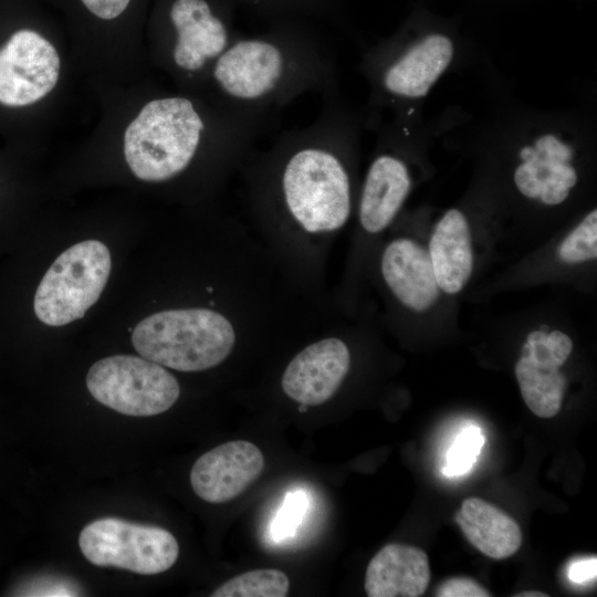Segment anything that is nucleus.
I'll return each mask as SVG.
<instances>
[{
  "label": "nucleus",
  "mask_w": 597,
  "mask_h": 597,
  "mask_svg": "<svg viewBox=\"0 0 597 597\" xmlns=\"http://www.w3.org/2000/svg\"><path fill=\"white\" fill-rule=\"evenodd\" d=\"M596 558H583L568 568V578L575 584H584L596 577Z\"/></svg>",
  "instance_id": "nucleus-27"
},
{
  "label": "nucleus",
  "mask_w": 597,
  "mask_h": 597,
  "mask_svg": "<svg viewBox=\"0 0 597 597\" xmlns=\"http://www.w3.org/2000/svg\"><path fill=\"white\" fill-rule=\"evenodd\" d=\"M349 127L334 92L316 118L281 134L251 169L259 209L308 234L342 228L352 209Z\"/></svg>",
  "instance_id": "nucleus-1"
},
{
  "label": "nucleus",
  "mask_w": 597,
  "mask_h": 597,
  "mask_svg": "<svg viewBox=\"0 0 597 597\" xmlns=\"http://www.w3.org/2000/svg\"><path fill=\"white\" fill-rule=\"evenodd\" d=\"M305 509V496L301 493L287 494L283 506L273 523V533L276 537L287 536L293 531Z\"/></svg>",
  "instance_id": "nucleus-23"
},
{
  "label": "nucleus",
  "mask_w": 597,
  "mask_h": 597,
  "mask_svg": "<svg viewBox=\"0 0 597 597\" xmlns=\"http://www.w3.org/2000/svg\"><path fill=\"white\" fill-rule=\"evenodd\" d=\"M208 78L218 104L270 125L296 98L332 93L334 66L328 49L316 39L277 31L237 36Z\"/></svg>",
  "instance_id": "nucleus-2"
},
{
  "label": "nucleus",
  "mask_w": 597,
  "mask_h": 597,
  "mask_svg": "<svg viewBox=\"0 0 597 597\" xmlns=\"http://www.w3.org/2000/svg\"><path fill=\"white\" fill-rule=\"evenodd\" d=\"M81 589L73 582L60 578L38 579L22 595L27 596H77Z\"/></svg>",
  "instance_id": "nucleus-25"
},
{
  "label": "nucleus",
  "mask_w": 597,
  "mask_h": 597,
  "mask_svg": "<svg viewBox=\"0 0 597 597\" xmlns=\"http://www.w3.org/2000/svg\"><path fill=\"white\" fill-rule=\"evenodd\" d=\"M381 273L395 296L412 311L428 310L439 296L429 252L410 239H396L386 247Z\"/></svg>",
  "instance_id": "nucleus-14"
},
{
  "label": "nucleus",
  "mask_w": 597,
  "mask_h": 597,
  "mask_svg": "<svg viewBox=\"0 0 597 597\" xmlns=\"http://www.w3.org/2000/svg\"><path fill=\"white\" fill-rule=\"evenodd\" d=\"M453 45L442 34H431L388 62L379 82L388 95L418 98L425 96L452 60Z\"/></svg>",
  "instance_id": "nucleus-13"
},
{
  "label": "nucleus",
  "mask_w": 597,
  "mask_h": 597,
  "mask_svg": "<svg viewBox=\"0 0 597 597\" xmlns=\"http://www.w3.org/2000/svg\"><path fill=\"white\" fill-rule=\"evenodd\" d=\"M86 387L102 405L137 417L163 413L180 396L177 379L164 366L133 355H114L93 364Z\"/></svg>",
  "instance_id": "nucleus-6"
},
{
  "label": "nucleus",
  "mask_w": 597,
  "mask_h": 597,
  "mask_svg": "<svg viewBox=\"0 0 597 597\" xmlns=\"http://www.w3.org/2000/svg\"><path fill=\"white\" fill-rule=\"evenodd\" d=\"M558 256L566 263H578L597 258V211H590L563 240Z\"/></svg>",
  "instance_id": "nucleus-21"
},
{
  "label": "nucleus",
  "mask_w": 597,
  "mask_h": 597,
  "mask_svg": "<svg viewBox=\"0 0 597 597\" xmlns=\"http://www.w3.org/2000/svg\"><path fill=\"white\" fill-rule=\"evenodd\" d=\"M132 343L142 357L164 367L200 371L229 356L235 332L224 315L212 310H167L142 320Z\"/></svg>",
  "instance_id": "nucleus-4"
},
{
  "label": "nucleus",
  "mask_w": 597,
  "mask_h": 597,
  "mask_svg": "<svg viewBox=\"0 0 597 597\" xmlns=\"http://www.w3.org/2000/svg\"><path fill=\"white\" fill-rule=\"evenodd\" d=\"M430 577L425 551L391 543L370 559L364 586L369 597H419L425 594Z\"/></svg>",
  "instance_id": "nucleus-15"
},
{
  "label": "nucleus",
  "mask_w": 597,
  "mask_h": 597,
  "mask_svg": "<svg viewBox=\"0 0 597 597\" xmlns=\"http://www.w3.org/2000/svg\"><path fill=\"white\" fill-rule=\"evenodd\" d=\"M111 268L109 250L101 241L85 240L70 247L52 263L36 289V317L49 326H63L83 317L100 298Z\"/></svg>",
  "instance_id": "nucleus-5"
},
{
  "label": "nucleus",
  "mask_w": 597,
  "mask_h": 597,
  "mask_svg": "<svg viewBox=\"0 0 597 597\" xmlns=\"http://www.w3.org/2000/svg\"><path fill=\"white\" fill-rule=\"evenodd\" d=\"M169 19L175 32L172 65L189 78H208L216 61L237 35H231L227 22L206 0H175Z\"/></svg>",
  "instance_id": "nucleus-9"
},
{
  "label": "nucleus",
  "mask_w": 597,
  "mask_h": 597,
  "mask_svg": "<svg viewBox=\"0 0 597 597\" xmlns=\"http://www.w3.org/2000/svg\"><path fill=\"white\" fill-rule=\"evenodd\" d=\"M60 73V57L50 41L19 30L0 48V104H33L50 93Z\"/></svg>",
  "instance_id": "nucleus-8"
},
{
  "label": "nucleus",
  "mask_w": 597,
  "mask_h": 597,
  "mask_svg": "<svg viewBox=\"0 0 597 597\" xmlns=\"http://www.w3.org/2000/svg\"><path fill=\"white\" fill-rule=\"evenodd\" d=\"M455 522L467 540L490 558H507L522 544V532L517 523L482 499H465L455 515Z\"/></svg>",
  "instance_id": "nucleus-18"
},
{
  "label": "nucleus",
  "mask_w": 597,
  "mask_h": 597,
  "mask_svg": "<svg viewBox=\"0 0 597 597\" xmlns=\"http://www.w3.org/2000/svg\"><path fill=\"white\" fill-rule=\"evenodd\" d=\"M349 365L346 344L336 337L324 338L305 347L289 363L281 386L298 404L321 405L337 391Z\"/></svg>",
  "instance_id": "nucleus-11"
},
{
  "label": "nucleus",
  "mask_w": 597,
  "mask_h": 597,
  "mask_svg": "<svg viewBox=\"0 0 597 597\" xmlns=\"http://www.w3.org/2000/svg\"><path fill=\"white\" fill-rule=\"evenodd\" d=\"M439 597H489L491 594L478 582L468 577H452L444 580L436 590Z\"/></svg>",
  "instance_id": "nucleus-24"
},
{
  "label": "nucleus",
  "mask_w": 597,
  "mask_h": 597,
  "mask_svg": "<svg viewBox=\"0 0 597 597\" xmlns=\"http://www.w3.org/2000/svg\"><path fill=\"white\" fill-rule=\"evenodd\" d=\"M269 124L220 104L201 108L187 96L151 100L128 125L124 155L140 180L163 182L186 171L203 147L249 150Z\"/></svg>",
  "instance_id": "nucleus-3"
},
{
  "label": "nucleus",
  "mask_w": 597,
  "mask_h": 597,
  "mask_svg": "<svg viewBox=\"0 0 597 597\" xmlns=\"http://www.w3.org/2000/svg\"><path fill=\"white\" fill-rule=\"evenodd\" d=\"M290 580L274 568L255 569L238 575L219 586L211 597H284Z\"/></svg>",
  "instance_id": "nucleus-20"
},
{
  "label": "nucleus",
  "mask_w": 597,
  "mask_h": 597,
  "mask_svg": "<svg viewBox=\"0 0 597 597\" xmlns=\"http://www.w3.org/2000/svg\"><path fill=\"white\" fill-rule=\"evenodd\" d=\"M523 163L515 169L514 181L522 195L540 198L548 206L562 203L577 182V174L569 165L572 148L555 135L538 137L533 146L520 151Z\"/></svg>",
  "instance_id": "nucleus-12"
},
{
  "label": "nucleus",
  "mask_w": 597,
  "mask_h": 597,
  "mask_svg": "<svg viewBox=\"0 0 597 597\" xmlns=\"http://www.w3.org/2000/svg\"><path fill=\"white\" fill-rule=\"evenodd\" d=\"M516 597H547L548 595L542 591H523L521 594L515 595Z\"/></svg>",
  "instance_id": "nucleus-28"
},
{
  "label": "nucleus",
  "mask_w": 597,
  "mask_h": 597,
  "mask_svg": "<svg viewBox=\"0 0 597 597\" xmlns=\"http://www.w3.org/2000/svg\"><path fill=\"white\" fill-rule=\"evenodd\" d=\"M410 190V177L404 161L389 154L374 159L366 175L359 200V222L369 233L386 229Z\"/></svg>",
  "instance_id": "nucleus-16"
},
{
  "label": "nucleus",
  "mask_w": 597,
  "mask_h": 597,
  "mask_svg": "<svg viewBox=\"0 0 597 597\" xmlns=\"http://www.w3.org/2000/svg\"><path fill=\"white\" fill-rule=\"evenodd\" d=\"M515 376L522 398L534 415L547 419L559 412L567 384L559 367L521 355Z\"/></svg>",
  "instance_id": "nucleus-19"
},
{
  "label": "nucleus",
  "mask_w": 597,
  "mask_h": 597,
  "mask_svg": "<svg viewBox=\"0 0 597 597\" xmlns=\"http://www.w3.org/2000/svg\"><path fill=\"white\" fill-rule=\"evenodd\" d=\"M484 438L475 426L464 428L454 439L447 453V463L442 468L443 475L448 478L467 474L474 464Z\"/></svg>",
  "instance_id": "nucleus-22"
},
{
  "label": "nucleus",
  "mask_w": 597,
  "mask_h": 597,
  "mask_svg": "<svg viewBox=\"0 0 597 597\" xmlns=\"http://www.w3.org/2000/svg\"><path fill=\"white\" fill-rule=\"evenodd\" d=\"M130 0H82L84 6L96 17L111 20L118 17Z\"/></svg>",
  "instance_id": "nucleus-26"
},
{
  "label": "nucleus",
  "mask_w": 597,
  "mask_h": 597,
  "mask_svg": "<svg viewBox=\"0 0 597 597\" xmlns=\"http://www.w3.org/2000/svg\"><path fill=\"white\" fill-rule=\"evenodd\" d=\"M264 457L252 442L234 440L203 453L192 465L193 492L209 503H224L248 489L263 472Z\"/></svg>",
  "instance_id": "nucleus-10"
},
{
  "label": "nucleus",
  "mask_w": 597,
  "mask_h": 597,
  "mask_svg": "<svg viewBox=\"0 0 597 597\" xmlns=\"http://www.w3.org/2000/svg\"><path fill=\"white\" fill-rule=\"evenodd\" d=\"M429 255L439 289L459 293L473 268L469 224L461 211L450 209L439 220L429 242Z\"/></svg>",
  "instance_id": "nucleus-17"
},
{
  "label": "nucleus",
  "mask_w": 597,
  "mask_h": 597,
  "mask_svg": "<svg viewBox=\"0 0 597 597\" xmlns=\"http://www.w3.org/2000/svg\"><path fill=\"white\" fill-rule=\"evenodd\" d=\"M84 557L96 566H112L142 575L166 572L177 561L179 545L167 530L104 517L87 524L78 536Z\"/></svg>",
  "instance_id": "nucleus-7"
},
{
  "label": "nucleus",
  "mask_w": 597,
  "mask_h": 597,
  "mask_svg": "<svg viewBox=\"0 0 597 597\" xmlns=\"http://www.w3.org/2000/svg\"><path fill=\"white\" fill-rule=\"evenodd\" d=\"M300 405H301V406L298 407V410H300V411L304 412V411L307 410V407H308V406L303 405V404H300Z\"/></svg>",
  "instance_id": "nucleus-29"
}]
</instances>
